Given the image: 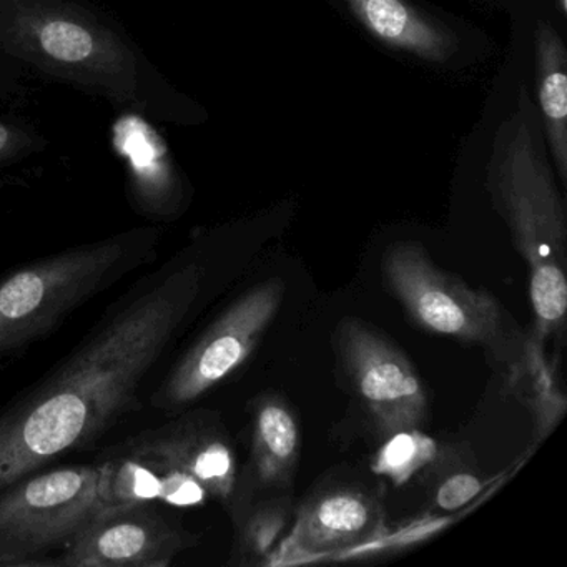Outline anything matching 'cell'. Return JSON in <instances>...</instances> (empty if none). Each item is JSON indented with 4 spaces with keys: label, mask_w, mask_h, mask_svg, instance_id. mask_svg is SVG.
<instances>
[{
    "label": "cell",
    "mask_w": 567,
    "mask_h": 567,
    "mask_svg": "<svg viewBox=\"0 0 567 567\" xmlns=\"http://www.w3.org/2000/svg\"><path fill=\"white\" fill-rule=\"evenodd\" d=\"M207 267L178 255L145 277L44 383L0 411V489L84 450L141 408L147 378L204 297Z\"/></svg>",
    "instance_id": "6da1fadb"
},
{
    "label": "cell",
    "mask_w": 567,
    "mask_h": 567,
    "mask_svg": "<svg viewBox=\"0 0 567 567\" xmlns=\"http://www.w3.org/2000/svg\"><path fill=\"white\" fill-rule=\"evenodd\" d=\"M494 207L509 228L514 248L529 270L533 337L544 344L566 327V207L539 138L529 101L497 132L491 158Z\"/></svg>",
    "instance_id": "7a4b0ae2"
},
{
    "label": "cell",
    "mask_w": 567,
    "mask_h": 567,
    "mask_svg": "<svg viewBox=\"0 0 567 567\" xmlns=\"http://www.w3.org/2000/svg\"><path fill=\"white\" fill-rule=\"evenodd\" d=\"M151 234L117 237L22 265L0 280V358L59 327L155 257Z\"/></svg>",
    "instance_id": "3957f363"
},
{
    "label": "cell",
    "mask_w": 567,
    "mask_h": 567,
    "mask_svg": "<svg viewBox=\"0 0 567 567\" xmlns=\"http://www.w3.org/2000/svg\"><path fill=\"white\" fill-rule=\"evenodd\" d=\"M383 270L391 293L421 330L477 344L504 371L523 353L527 337L514 327L503 305L437 268L420 244L401 241L390 247Z\"/></svg>",
    "instance_id": "277c9868"
},
{
    "label": "cell",
    "mask_w": 567,
    "mask_h": 567,
    "mask_svg": "<svg viewBox=\"0 0 567 567\" xmlns=\"http://www.w3.org/2000/svg\"><path fill=\"white\" fill-rule=\"evenodd\" d=\"M105 509L101 461L14 481L0 489V567L45 566Z\"/></svg>",
    "instance_id": "5b68a950"
},
{
    "label": "cell",
    "mask_w": 567,
    "mask_h": 567,
    "mask_svg": "<svg viewBox=\"0 0 567 567\" xmlns=\"http://www.w3.org/2000/svg\"><path fill=\"white\" fill-rule=\"evenodd\" d=\"M284 293V281L271 278L237 298L168 371L152 406L181 413L240 370L277 317Z\"/></svg>",
    "instance_id": "8992f818"
},
{
    "label": "cell",
    "mask_w": 567,
    "mask_h": 567,
    "mask_svg": "<svg viewBox=\"0 0 567 567\" xmlns=\"http://www.w3.org/2000/svg\"><path fill=\"white\" fill-rule=\"evenodd\" d=\"M338 348L358 398L383 437L421 427L427 414L426 390L393 343L350 318L338 328Z\"/></svg>",
    "instance_id": "52a82bcc"
},
{
    "label": "cell",
    "mask_w": 567,
    "mask_h": 567,
    "mask_svg": "<svg viewBox=\"0 0 567 567\" xmlns=\"http://www.w3.org/2000/svg\"><path fill=\"white\" fill-rule=\"evenodd\" d=\"M200 537L165 516L157 503L102 511L61 550L54 566L168 567Z\"/></svg>",
    "instance_id": "ba28073f"
},
{
    "label": "cell",
    "mask_w": 567,
    "mask_h": 567,
    "mask_svg": "<svg viewBox=\"0 0 567 567\" xmlns=\"http://www.w3.org/2000/svg\"><path fill=\"white\" fill-rule=\"evenodd\" d=\"M122 446L158 457L198 481L208 496L230 507L237 491V453L214 411H184L175 420L142 431Z\"/></svg>",
    "instance_id": "9c48e42d"
},
{
    "label": "cell",
    "mask_w": 567,
    "mask_h": 567,
    "mask_svg": "<svg viewBox=\"0 0 567 567\" xmlns=\"http://www.w3.org/2000/svg\"><path fill=\"white\" fill-rule=\"evenodd\" d=\"M380 504L357 487L321 491L300 507L270 564L297 563L354 546L380 527Z\"/></svg>",
    "instance_id": "30bf717a"
},
{
    "label": "cell",
    "mask_w": 567,
    "mask_h": 567,
    "mask_svg": "<svg viewBox=\"0 0 567 567\" xmlns=\"http://www.w3.org/2000/svg\"><path fill=\"white\" fill-rule=\"evenodd\" d=\"M97 461L102 464V496L109 509L141 503L197 507L210 497L190 474L121 443L109 447Z\"/></svg>",
    "instance_id": "8fae6325"
},
{
    "label": "cell",
    "mask_w": 567,
    "mask_h": 567,
    "mask_svg": "<svg viewBox=\"0 0 567 567\" xmlns=\"http://www.w3.org/2000/svg\"><path fill=\"white\" fill-rule=\"evenodd\" d=\"M351 14L383 44L443 64L457 51L446 28L417 11L406 0H343Z\"/></svg>",
    "instance_id": "7c38bea8"
},
{
    "label": "cell",
    "mask_w": 567,
    "mask_h": 567,
    "mask_svg": "<svg viewBox=\"0 0 567 567\" xmlns=\"http://www.w3.org/2000/svg\"><path fill=\"white\" fill-rule=\"evenodd\" d=\"M301 433L291 408L278 396L257 401L251 427L250 481L261 489L284 491L291 486Z\"/></svg>",
    "instance_id": "4fadbf2b"
},
{
    "label": "cell",
    "mask_w": 567,
    "mask_h": 567,
    "mask_svg": "<svg viewBox=\"0 0 567 567\" xmlns=\"http://www.w3.org/2000/svg\"><path fill=\"white\" fill-rule=\"evenodd\" d=\"M536 49L537 99L544 128L560 181L567 184V52L556 29L537 22Z\"/></svg>",
    "instance_id": "5bb4252c"
},
{
    "label": "cell",
    "mask_w": 567,
    "mask_h": 567,
    "mask_svg": "<svg viewBox=\"0 0 567 567\" xmlns=\"http://www.w3.org/2000/svg\"><path fill=\"white\" fill-rule=\"evenodd\" d=\"M504 373L517 396L533 411L537 437L543 440L566 411V398L557 390L553 367L544 357V344L527 334L523 353Z\"/></svg>",
    "instance_id": "9a60e30c"
},
{
    "label": "cell",
    "mask_w": 567,
    "mask_h": 567,
    "mask_svg": "<svg viewBox=\"0 0 567 567\" xmlns=\"http://www.w3.org/2000/svg\"><path fill=\"white\" fill-rule=\"evenodd\" d=\"M235 520L234 550L230 566H255L270 564L281 534L290 520V503L285 497L248 504L237 501L231 504Z\"/></svg>",
    "instance_id": "2e32d148"
},
{
    "label": "cell",
    "mask_w": 567,
    "mask_h": 567,
    "mask_svg": "<svg viewBox=\"0 0 567 567\" xmlns=\"http://www.w3.org/2000/svg\"><path fill=\"white\" fill-rule=\"evenodd\" d=\"M437 456L440 447L436 441L421 433L420 427H411L384 437L371 470L380 476L390 477L394 484L401 486L414 474L433 464Z\"/></svg>",
    "instance_id": "e0dca14e"
},
{
    "label": "cell",
    "mask_w": 567,
    "mask_h": 567,
    "mask_svg": "<svg viewBox=\"0 0 567 567\" xmlns=\"http://www.w3.org/2000/svg\"><path fill=\"white\" fill-rule=\"evenodd\" d=\"M41 44L49 55L64 62L84 61L94 51L92 35L81 25L65 21L45 25L41 32Z\"/></svg>",
    "instance_id": "ac0fdd59"
},
{
    "label": "cell",
    "mask_w": 567,
    "mask_h": 567,
    "mask_svg": "<svg viewBox=\"0 0 567 567\" xmlns=\"http://www.w3.org/2000/svg\"><path fill=\"white\" fill-rule=\"evenodd\" d=\"M483 489L484 481L477 474L470 471H454L437 484L434 503L440 509L456 511L466 506Z\"/></svg>",
    "instance_id": "d6986e66"
},
{
    "label": "cell",
    "mask_w": 567,
    "mask_h": 567,
    "mask_svg": "<svg viewBox=\"0 0 567 567\" xmlns=\"http://www.w3.org/2000/svg\"><path fill=\"white\" fill-rule=\"evenodd\" d=\"M8 141H9L8 131H6V127H2V125H0V151H2V148L6 147V145H8Z\"/></svg>",
    "instance_id": "ffe728a7"
}]
</instances>
